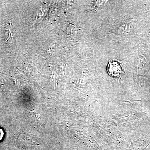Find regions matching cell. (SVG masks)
Instances as JSON below:
<instances>
[{"label": "cell", "instance_id": "1", "mask_svg": "<svg viewBox=\"0 0 150 150\" xmlns=\"http://www.w3.org/2000/svg\"><path fill=\"white\" fill-rule=\"evenodd\" d=\"M109 74L113 77L120 76L122 74L121 67L117 63L110 64L108 68Z\"/></svg>", "mask_w": 150, "mask_h": 150}, {"label": "cell", "instance_id": "2", "mask_svg": "<svg viewBox=\"0 0 150 150\" xmlns=\"http://www.w3.org/2000/svg\"><path fill=\"white\" fill-rule=\"evenodd\" d=\"M5 38L6 43H10L13 38V33L11 30V25H6L5 27Z\"/></svg>", "mask_w": 150, "mask_h": 150}, {"label": "cell", "instance_id": "3", "mask_svg": "<svg viewBox=\"0 0 150 150\" xmlns=\"http://www.w3.org/2000/svg\"><path fill=\"white\" fill-rule=\"evenodd\" d=\"M4 133L3 129L0 128V141L3 139L4 137Z\"/></svg>", "mask_w": 150, "mask_h": 150}]
</instances>
